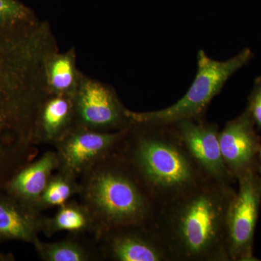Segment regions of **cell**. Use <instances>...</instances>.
I'll return each mask as SVG.
<instances>
[{"instance_id": "cell-18", "label": "cell", "mask_w": 261, "mask_h": 261, "mask_svg": "<svg viewBox=\"0 0 261 261\" xmlns=\"http://www.w3.org/2000/svg\"><path fill=\"white\" fill-rule=\"evenodd\" d=\"M53 174L38 202V210L42 211L53 207H61L80 191L78 178L61 171Z\"/></svg>"}, {"instance_id": "cell-21", "label": "cell", "mask_w": 261, "mask_h": 261, "mask_svg": "<svg viewBox=\"0 0 261 261\" xmlns=\"http://www.w3.org/2000/svg\"><path fill=\"white\" fill-rule=\"evenodd\" d=\"M257 168L258 170L259 173L261 174V143L260 148H259L258 152H257Z\"/></svg>"}, {"instance_id": "cell-19", "label": "cell", "mask_w": 261, "mask_h": 261, "mask_svg": "<svg viewBox=\"0 0 261 261\" xmlns=\"http://www.w3.org/2000/svg\"><path fill=\"white\" fill-rule=\"evenodd\" d=\"M28 10L16 0H0V25H9L29 20Z\"/></svg>"}, {"instance_id": "cell-6", "label": "cell", "mask_w": 261, "mask_h": 261, "mask_svg": "<svg viewBox=\"0 0 261 261\" xmlns=\"http://www.w3.org/2000/svg\"><path fill=\"white\" fill-rule=\"evenodd\" d=\"M227 219L230 260H257L253 255V240L261 204V174L253 168L238 178Z\"/></svg>"}, {"instance_id": "cell-20", "label": "cell", "mask_w": 261, "mask_h": 261, "mask_svg": "<svg viewBox=\"0 0 261 261\" xmlns=\"http://www.w3.org/2000/svg\"><path fill=\"white\" fill-rule=\"evenodd\" d=\"M246 109L250 113L255 126L261 130V77H257L255 80Z\"/></svg>"}, {"instance_id": "cell-22", "label": "cell", "mask_w": 261, "mask_h": 261, "mask_svg": "<svg viewBox=\"0 0 261 261\" xmlns=\"http://www.w3.org/2000/svg\"><path fill=\"white\" fill-rule=\"evenodd\" d=\"M14 257H12L10 255H4V254H0V261L13 260Z\"/></svg>"}, {"instance_id": "cell-10", "label": "cell", "mask_w": 261, "mask_h": 261, "mask_svg": "<svg viewBox=\"0 0 261 261\" xmlns=\"http://www.w3.org/2000/svg\"><path fill=\"white\" fill-rule=\"evenodd\" d=\"M172 126L208 179L227 185L232 183L234 178L228 173L223 160L219 127L216 123L187 120Z\"/></svg>"}, {"instance_id": "cell-1", "label": "cell", "mask_w": 261, "mask_h": 261, "mask_svg": "<svg viewBox=\"0 0 261 261\" xmlns=\"http://www.w3.org/2000/svg\"><path fill=\"white\" fill-rule=\"evenodd\" d=\"M54 51L45 24L0 25V190L38 154L36 120L49 94L46 67Z\"/></svg>"}, {"instance_id": "cell-12", "label": "cell", "mask_w": 261, "mask_h": 261, "mask_svg": "<svg viewBox=\"0 0 261 261\" xmlns=\"http://www.w3.org/2000/svg\"><path fill=\"white\" fill-rule=\"evenodd\" d=\"M44 220L42 211L0 190V243L20 240L34 244L42 232Z\"/></svg>"}, {"instance_id": "cell-2", "label": "cell", "mask_w": 261, "mask_h": 261, "mask_svg": "<svg viewBox=\"0 0 261 261\" xmlns=\"http://www.w3.org/2000/svg\"><path fill=\"white\" fill-rule=\"evenodd\" d=\"M231 185L206 180L160 208L154 227L172 261H229Z\"/></svg>"}, {"instance_id": "cell-5", "label": "cell", "mask_w": 261, "mask_h": 261, "mask_svg": "<svg viewBox=\"0 0 261 261\" xmlns=\"http://www.w3.org/2000/svg\"><path fill=\"white\" fill-rule=\"evenodd\" d=\"M252 58L253 53L250 48H245L237 56L225 61H216L203 50L199 51L197 74L185 96L173 106L160 111L136 113L127 110L130 123L168 126L187 120H200L228 79L248 64Z\"/></svg>"}, {"instance_id": "cell-4", "label": "cell", "mask_w": 261, "mask_h": 261, "mask_svg": "<svg viewBox=\"0 0 261 261\" xmlns=\"http://www.w3.org/2000/svg\"><path fill=\"white\" fill-rule=\"evenodd\" d=\"M81 202L89 211L96 241L113 228L154 226L161 206L117 152L81 176Z\"/></svg>"}, {"instance_id": "cell-8", "label": "cell", "mask_w": 261, "mask_h": 261, "mask_svg": "<svg viewBox=\"0 0 261 261\" xmlns=\"http://www.w3.org/2000/svg\"><path fill=\"white\" fill-rule=\"evenodd\" d=\"M127 128L113 132L73 128L55 144L59 160L57 171L79 179L94 165L116 152Z\"/></svg>"}, {"instance_id": "cell-3", "label": "cell", "mask_w": 261, "mask_h": 261, "mask_svg": "<svg viewBox=\"0 0 261 261\" xmlns=\"http://www.w3.org/2000/svg\"><path fill=\"white\" fill-rule=\"evenodd\" d=\"M116 152L161 207L208 180L173 126L130 123Z\"/></svg>"}, {"instance_id": "cell-11", "label": "cell", "mask_w": 261, "mask_h": 261, "mask_svg": "<svg viewBox=\"0 0 261 261\" xmlns=\"http://www.w3.org/2000/svg\"><path fill=\"white\" fill-rule=\"evenodd\" d=\"M255 126L246 109L238 118L228 121L219 132L223 160L228 173L234 179L257 168V152L261 142Z\"/></svg>"}, {"instance_id": "cell-9", "label": "cell", "mask_w": 261, "mask_h": 261, "mask_svg": "<svg viewBox=\"0 0 261 261\" xmlns=\"http://www.w3.org/2000/svg\"><path fill=\"white\" fill-rule=\"evenodd\" d=\"M101 258L113 261H172L154 226L113 228L99 240Z\"/></svg>"}, {"instance_id": "cell-16", "label": "cell", "mask_w": 261, "mask_h": 261, "mask_svg": "<svg viewBox=\"0 0 261 261\" xmlns=\"http://www.w3.org/2000/svg\"><path fill=\"white\" fill-rule=\"evenodd\" d=\"M39 257L45 261H92L101 258L99 249L72 237L56 243H44L39 238L33 244Z\"/></svg>"}, {"instance_id": "cell-15", "label": "cell", "mask_w": 261, "mask_h": 261, "mask_svg": "<svg viewBox=\"0 0 261 261\" xmlns=\"http://www.w3.org/2000/svg\"><path fill=\"white\" fill-rule=\"evenodd\" d=\"M61 231H68L74 235L87 232L93 234V220L82 202L68 201L59 207L54 216L45 217L42 229L45 236L49 238Z\"/></svg>"}, {"instance_id": "cell-14", "label": "cell", "mask_w": 261, "mask_h": 261, "mask_svg": "<svg viewBox=\"0 0 261 261\" xmlns=\"http://www.w3.org/2000/svg\"><path fill=\"white\" fill-rule=\"evenodd\" d=\"M75 111L73 98L49 94L43 101L36 120V145L56 144L74 128Z\"/></svg>"}, {"instance_id": "cell-17", "label": "cell", "mask_w": 261, "mask_h": 261, "mask_svg": "<svg viewBox=\"0 0 261 261\" xmlns=\"http://www.w3.org/2000/svg\"><path fill=\"white\" fill-rule=\"evenodd\" d=\"M46 78L49 94L73 98L80 84L73 56L53 53L48 59Z\"/></svg>"}, {"instance_id": "cell-13", "label": "cell", "mask_w": 261, "mask_h": 261, "mask_svg": "<svg viewBox=\"0 0 261 261\" xmlns=\"http://www.w3.org/2000/svg\"><path fill=\"white\" fill-rule=\"evenodd\" d=\"M58 166L56 151H47L15 173L3 190L25 205L38 209V202Z\"/></svg>"}, {"instance_id": "cell-7", "label": "cell", "mask_w": 261, "mask_h": 261, "mask_svg": "<svg viewBox=\"0 0 261 261\" xmlns=\"http://www.w3.org/2000/svg\"><path fill=\"white\" fill-rule=\"evenodd\" d=\"M74 128L102 132H118L130 125L127 109L114 92L94 81H80L73 97Z\"/></svg>"}]
</instances>
